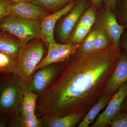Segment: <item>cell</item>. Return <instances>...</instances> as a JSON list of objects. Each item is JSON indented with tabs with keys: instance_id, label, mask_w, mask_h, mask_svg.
Here are the masks:
<instances>
[{
	"instance_id": "6da1fadb",
	"label": "cell",
	"mask_w": 127,
	"mask_h": 127,
	"mask_svg": "<svg viewBox=\"0 0 127 127\" xmlns=\"http://www.w3.org/2000/svg\"><path fill=\"white\" fill-rule=\"evenodd\" d=\"M121 54L113 43L89 54L71 55L54 82L37 101L41 121L78 112L86 114L104 92Z\"/></svg>"
},
{
	"instance_id": "7a4b0ae2",
	"label": "cell",
	"mask_w": 127,
	"mask_h": 127,
	"mask_svg": "<svg viewBox=\"0 0 127 127\" xmlns=\"http://www.w3.org/2000/svg\"><path fill=\"white\" fill-rule=\"evenodd\" d=\"M20 82L15 74H0V112L10 116L9 127H22L23 94Z\"/></svg>"
},
{
	"instance_id": "3957f363",
	"label": "cell",
	"mask_w": 127,
	"mask_h": 127,
	"mask_svg": "<svg viewBox=\"0 0 127 127\" xmlns=\"http://www.w3.org/2000/svg\"><path fill=\"white\" fill-rule=\"evenodd\" d=\"M46 47L40 38L25 44L15 57L13 74L27 84L37 65L45 56Z\"/></svg>"
},
{
	"instance_id": "277c9868",
	"label": "cell",
	"mask_w": 127,
	"mask_h": 127,
	"mask_svg": "<svg viewBox=\"0 0 127 127\" xmlns=\"http://www.w3.org/2000/svg\"><path fill=\"white\" fill-rule=\"evenodd\" d=\"M41 21L7 15L0 21V30L15 36L26 44L40 38Z\"/></svg>"
},
{
	"instance_id": "5b68a950",
	"label": "cell",
	"mask_w": 127,
	"mask_h": 127,
	"mask_svg": "<svg viewBox=\"0 0 127 127\" xmlns=\"http://www.w3.org/2000/svg\"><path fill=\"white\" fill-rule=\"evenodd\" d=\"M62 63L52 64L39 68L31 76L27 84L28 91L39 94H43L54 82L64 68Z\"/></svg>"
},
{
	"instance_id": "8992f818",
	"label": "cell",
	"mask_w": 127,
	"mask_h": 127,
	"mask_svg": "<svg viewBox=\"0 0 127 127\" xmlns=\"http://www.w3.org/2000/svg\"><path fill=\"white\" fill-rule=\"evenodd\" d=\"M88 0H79L68 14L64 16L57 29L58 39L63 44H67L76 24L87 9Z\"/></svg>"
},
{
	"instance_id": "52a82bcc",
	"label": "cell",
	"mask_w": 127,
	"mask_h": 127,
	"mask_svg": "<svg viewBox=\"0 0 127 127\" xmlns=\"http://www.w3.org/2000/svg\"><path fill=\"white\" fill-rule=\"evenodd\" d=\"M79 0H75L71 1L63 9L51 13L42 20L40 38L44 42L47 47L51 44L57 43L54 35L57 23L63 17L71 10Z\"/></svg>"
},
{
	"instance_id": "ba28073f",
	"label": "cell",
	"mask_w": 127,
	"mask_h": 127,
	"mask_svg": "<svg viewBox=\"0 0 127 127\" xmlns=\"http://www.w3.org/2000/svg\"><path fill=\"white\" fill-rule=\"evenodd\" d=\"M80 45V44H58L57 43L49 45L47 47L46 55L37 65L33 73L39 68L52 64L65 62L71 55L76 52Z\"/></svg>"
},
{
	"instance_id": "9c48e42d",
	"label": "cell",
	"mask_w": 127,
	"mask_h": 127,
	"mask_svg": "<svg viewBox=\"0 0 127 127\" xmlns=\"http://www.w3.org/2000/svg\"><path fill=\"white\" fill-rule=\"evenodd\" d=\"M127 96V81L112 95L105 110L98 116L91 127H108L114 116L120 111L122 104Z\"/></svg>"
},
{
	"instance_id": "30bf717a",
	"label": "cell",
	"mask_w": 127,
	"mask_h": 127,
	"mask_svg": "<svg viewBox=\"0 0 127 127\" xmlns=\"http://www.w3.org/2000/svg\"><path fill=\"white\" fill-rule=\"evenodd\" d=\"M51 14L43 7L32 2H12L7 15L32 20H42Z\"/></svg>"
},
{
	"instance_id": "8fae6325",
	"label": "cell",
	"mask_w": 127,
	"mask_h": 127,
	"mask_svg": "<svg viewBox=\"0 0 127 127\" xmlns=\"http://www.w3.org/2000/svg\"><path fill=\"white\" fill-rule=\"evenodd\" d=\"M101 27L106 32L112 42L120 49V38L124 32L125 26L119 25L111 9L106 6L101 19Z\"/></svg>"
},
{
	"instance_id": "7c38bea8",
	"label": "cell",
	"mask_w": 127,
	"mask_h": 127,
	"mask_svg": "<svg viewBox=\"0 0 127 127\" xmlns=\"http://www.w3.org/2000/svg\"><path fill=\"white\" fill-rule=\"evenodd\" d=\"M127 81V53L121 54L115 70L107 83L104 92L111 96Z\"/></svg>"
},
{
	"instance_id": "4fadbf2b",
	"label": "cell",
	"mask_w": 127,
	"mask_h": 127,
	"mask_svg": "<svg viewBox=\"0 0 127 127\" xmlns=\"http://www.w3.org/2000/svg\"><path fill=\"white\" fill-rule=\"evenodd\" d=\"M20 83L23 94V100L21 111V122L22 120L26 119L36 116L35 113L36 102L39 95L28 91L27 84L21 80Z\"/></svg>"
},
{
	"instance_id": "5bb4252c",
	"label": "cell",
	"mask_w": 127,
	"mask_h": 127,
	"mask_svg": "<svg viewBox=\"0 0 127 127\" xmlns=\"http://www.w3.org/2000/svg\"><path fill=\"white\" fill-rule=\"evenodd\" d=\"M16 37L0 30V51L16 57L25 45Z\"/></svg>"
},
{
	"instance_id": "9a60e30c",
	"label": "cell",
	"mask_w": 127,
	"mask_h": 127,
	"mask_svg": "<svg viewBox=\"0 0 127 127\" xmlns=\"http://www.w3.org/2000/svg\"><path fill=\"white\" fill-rule=\"evenodd\" d=\"M86 114L83 112L75 113L62 117L48 119L41 122V127H75L82 121Z\"/></svg>"
},
{
	"instance_id": "2e32d148",
	"label": "cell",
	"mask_w": 127,
	"mask_h": 127,
	"mask_svg": "<svg viewBox=\"0 0 127 127\" xmlns=\"http://www.w3.org/2000/svg\"><path fill=\"white\" fill-rule=\"evenodd\" d=\"M112 96L103 92L97 102L88 112L77 127H88L93 123L100 111L106 107Z\"/></svg>"
},
{
	"instance_id": "e0dca14e",
	"label": "cell",
	"mask_w": 127,
	"mask_h": 127,
	"mask_svg": "<svg viewBox=\"0 0 127 127\" xmlns=\"http://www.w3.org/2000/svg\"><path fill=\"white\" fill-rule=\"evenodd\" d=\"M75 0H32V2L43 7L51 13L59 10Z\"/></svg>"
},
{
	"instance_id": "ac0fdd59",
	"label": "cell",
	"mask_w": 127,
	"mask_h": 127,
	"mask_svg": "<svg viewBox=\"0 0 127 127\" xmlns=\"http://www.w3.org/2000/svg\"><path fill=\"white\" fill-rule=\"evenodd\" d=\"M112 44V42L109 36L103 28L100 27L97 29L95 45L93 52L103 50Z\"/></svg>"
},
{
	"instance_id": "d6986e66",
	"label": "cell",
	"mask_w": 127,
	"mask_h": 127,
	"mask_svg": "<svg viewBox=\"0 0 127 127\" xmlns=\"http://www.w3.org/2000/svg\"><path fill=\"white\" fill-rule=\"evenodd\" d=\"M15 57L0 51V74H13Z\"/></svg>"
},
{
	"instance_id": "ffe728a7",
	"label": "cell",
	"mask_w": 127,
	"mask_h": 127,
	"mask_svg": "<svg viewBox=\"0 0 127 127\" xmlns=\"http://www.w3.org/2000/svg\"><path fill=\"white\" fill-rule=\"evenodd\" d=\"M91 29L84 26L77 25L76 27L73 32L68 43L80 44L86 36Z\"/></svg>"
},
{
	"instance_id": "44dd1931",
	"label": "cell",
	"mask_w": 127,
	"mask_h": 127,
	"mask_svg": "<svg viewBox=\"0 0 127 127\" xmlns=\"http://www.w3.org/2000/svg\"><path fill=\"white\" fill-rule=\"evenodd\" d=\"M97 29L92 32L79 46L78 50L84 54H89L93 51L96 35Z\"/></svg>"
},
{
	"instance_id": "7402d4cb",
	"label": "cell",
	"mask_w": 127,
	"mask_h": 127,
	"mask_svg": "<svg viewBox=\"0 0 127 127\" xmlns=\"http://www.w3.org/2000/svg\"><path fill=\"white\" fill-rule=\"evenodd\" d=\"M96 14L93 7H90L84 12L79 19L77 25L91 28L95 23Z\"/></svg>"
},
{
	"instance_id": "603a6c76",
	"label": "cell",
	"mask_w": 127,
	"mask_h": 127,
	"mask_svg": "<svg viewBox=\"0 0 127 127\" xmlns=\"http://www.w3.org/2000/svg\"><path fill=\"white\" fill-rule=\"evenodd\" d=\"M111 127H127V114L119 112L109 123Z\"/></svg>"
},
{
	"instance_id": "cb8c5ba5",
	"label": "cell",
	"mask_w": 127,
	"mask_h": 127,
	"mask_svg": "<svg viewBox=\"0 0 127 127\" xmlns=\"http://www.w3.org/2000/svg\"><path fill=\"white\" fill-rule=\"evenodd\" d=\"M12 2L8 0H0V21L8 15Z\"/></svg>"
},
{
	"instance_id": "d4e9b609",
	"label": "cell",
	"mask_w": 127,
	"mask_h": 127,
	"mask_svg": "<svg viewBox=\"0 0 127 127\" xmlns=\"http://www.w3.org/2000/svg\"><path fill=\"white\" fill-rule=\"evenodd\" d=\"M10 120L8 114L0 112V127H9Z\"/></svg>"
},
{
	"instance_id": "484cf974",
	"label": "cell",
	"mask_w": 127,
	"mask_h": 127,
	"mask_svg": "<svg viewBox=\"0 0 127 127\" xmlns=\"http://www.w3.org/2000/svg\"><path fill=\"white\" fill-rule=\"evenodd\" d=\"M122 18L127 27V0H124L122 11Z\"/></svg>"
},
{
	"instance_id": "4316f807",
	"label": "cell",
	"mask_w": 127,
	"mask_h": 127,
	"mask_svg": "<svg viewBox=\"0 0 127 127\" xmlns=\"http://www.w3.org/2000/svg\"><path fill=\"white\" fill-rule=\"evenodd\" d=\"M104 1L106 6L111 9H114L117 6V0H104Z\"/></svg>"
},
{
	"instance_id": "83f0119b",
	"label": "cell",
	"mask_w": 127,
	"mask_h": 127,
	"mask_svg": "<svg viewBox=\"0 0 127 127\" xmlns=\"http://www.w3.org/2000/svg\"><path fill=\"white\" fill-rule=\"evenodd\" d=\"M123 45L124 50L127 53V35H125L123 38Z\"/></svg>"
},
{
	"instance_id": "f1b7e54d",
	"label": "cell",
	"mask_w": 127,
	"mask_h": 127,
	"mask_svg": "<svg viewBox=\"0 0 127 127\" xmlns=\"http://www.w3.org/2000/svg\"><path fill=\"white\" fill-rule=\"evenodd\" d=\"M94 5L97 7L100 6L103 0H91Z\"/></svg>"
},
{
	"instance_id": "f546056e",
	"label": "cell",
	"mask_w": 127,
	"mask_h": 127,
	"mask_svg": "<svg viewBox=\"0 0 127 127\" xmlns=\"http://www.w3.org/2000/svg\"><path fill=\"white\" fill-rule=\"evenodd\" d=\"M14 2H23V1H27L32 2V0H8Z\"/></svg>"
},
{
	"instance_id": "4dcf8cb0",
	"label": "cell",
	"mask_w": 127,
	"mask_h": 127,
	"mask_svg": "<svg viewBox=\"0 0 127 127\" xmlns=\"http://www.w3.org/2000/svg\"></svg>"
}]
</instances>
